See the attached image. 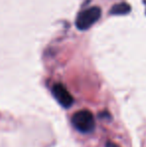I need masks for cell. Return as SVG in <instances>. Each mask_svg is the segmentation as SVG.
<instances>
[{
  "mask_svg": "<svg viewBox=\"0 0 146 147\" xmlns=\"http://www.w3.org/2000/svg\"><path fill=\"white\" fill-rule=\"evenodd\" d=\"M71 122L74 128L81 133H89L95 128V120L89 110H80L74 113Z\"/></svg>",
  "mask_w": 146,
  "mask_h": 147,
  "instance_id": "6da1fadb",
  "label": "cell"
},
{
  "mask_svg": "<svg viewBox=\"0 0 146 147\" xmlns=\"http://www.w3.org/2000/svg\"><path fill=\"white\" fill-rule=\"evenodd\" d=\"M101 16V9L97 6L85 9L78 14L76 18V27L79 30H86L91 27Z\"/></svg>",
  "mask_w": 146,
  "mask_h": 147,
  "instance_id": "7a4b0ae2",
  "label": "cell"
},
{
  "mask_svg": "<svg viewBox=\"0 0 146 147\" xmlns=\"http://www.w3.org/2000/svg\"><path fill=\"white\" fill-rule=\"evenodd\" d=\"M52 94L57 102L64 108H68L73 104L74 99L66 87L61 83L54 84L52 87Z\"/></svg>",
  "mask_w": 146,
  "mask_h": 147,
  "instance_id": "3957f363",
  "label": "cell"
},
{
  "mask_svg": "<svg viewBox=\"0 0 146 147\" xmlns=\"http://www.w3.org/2000/svg\"><path fill=\"white\" fill-rule=\"evenodd\" d=\"M131 10V7L129 4L127 3H118V4H115L110 10V14L112 15H125V14L129 13Z\"/></svg>",
  "mask_w": 146,
  "mask_h": 147,
  "instance_id": "277c9868",
  "label": "cell"
},
{
  "mask_svg": "<svg viewBox=\"0 0 146 147\" xmlns=\"http://www.w3.org/2000/svg\"><path fill=\"white\" fill-rule=\"evenodd\" d=\"M106 147H119V146H117L116 144L112 143V142H107V144H106Z\"/></svg>",
  "mask_w": 146,
  "mask_h": 147,
  "instance_id": "5b68a950",
  "label": "cell"
}]
</instances>
